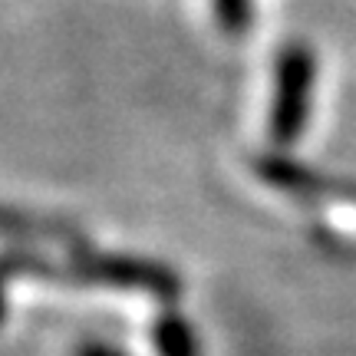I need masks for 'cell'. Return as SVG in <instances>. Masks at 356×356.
<instances>
[{"label":"cell","mask_w":356,"mask_h":356,"mask_svg":"<svg viewBox=\"0 0 356 356\" xmlns=\"http://www.w3.org/2000/svg\"><path fill=\"white\" fill-rule=\"evenodd\" d=\"M277 102H274V136L291 142L307 122L310 89H314V56L307 47H293L280 60Z\"/></svg>","instance_id":"obj_1"},{"label":"cell","mask_w":356,"mask_h":356,"mask_svg":"<svg viewBox=\"0 0 356 356\" xmlns=\"http://www.w3.org/2000/svg\"><path fill=\"white\" fill-rule=\"evenodd\" d=\"M218 10H221V20L231 26H238L244 20V0H218Z\"/></svg>","instance_id":"obj_2"}]
</instances>
